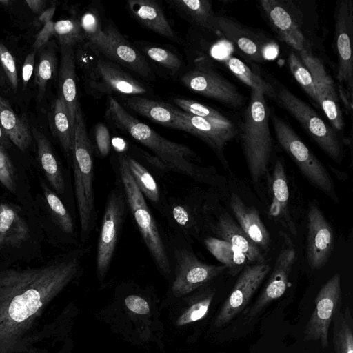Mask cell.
Listing matches in <instances>:
<instances>
[{"instance_id": "20", "label": "cell", "mask_w": 353, "mask_h": 353, "mask_svg": "<svg viewBox=\"0 0 353 353\" xmlns=\"http://www.w3.org/2000/svg\"><path fill=\"white\" fill-rule=\"evenodd\" d=\"M216 32L234 45L243 55L252 61H265V38L254 30L225 17H215Z\"/></svg>"}, {"instance_id": "46", "label": "cell", "mask_w": 353, "mask_h": 353, "mask_svg": "<svg viewBox=\"0 0 353 353\" xmlns=\"http://www.w3.org/2000/svg\"><path fill=\"white\" fill-rule=\"evenodd\" d=\"M0 63L11 87L16 90L18 87V77L15 61L12 54L1 41Z\"/></svg>"}, {"instance_id": "18", "label": "cell", "mask_w": 353, "mask_h": 353, "mask_svg": "<svg viewBox=\"0 0 353 353\" xmlns=\"http://www.w3.org/2000/svg\"><path fill=\"white\" fill-rule=\"evenodd\" d=\"M307 259L312 269L322 268L331 254L334 234L331 225L316 204L307 213Z\"/></svg>"}, {"instance_id": "35", "label": "cell", "mask_w": 353, "mask_h": 353, "mask_svg": "<svg viewBox=\"0 0 353 353\" xmlns=\"http://www.w3.org/2000/svg\"><path fill=\"white\" fill-rule=\"evenodd\" d=\"M124 158L130 174L143 196L153 203H159V189L152 175L142 164L130 156L124 155Z\"/></svg>"}, {"instance_id": "25", "label": "cell", "mask_w": 353, "mask_h": 353, "mask_svg": "<svg viewBox=\"0 0 353 353\" xmlns=\"http://www.w3.org/2000/svg\"><path fill=\"white\" fill-rule=\"evenodd\" d=\"M60 49L59 98L65 103L74 123L77 108L79 104L77 100L76 57L72 46H60Z\"/></svg>"}, {"instance_id": "21", "label": "cell", "mask_w": 353, "mask_h": 353, "mask_svg": "<svg viewBox=\"0 0 353 353\" xmlns=\"http://www.w3.org/2000/svg\"><path fill=\"white\" fill-rule=\"evenodd\" d=\"M30 238V230L17 208L0 202V252L19 249Z\"/></svg>"}, {"instance_id": "1", "label": "cell", "mask_w": 353, "mask_h": 353, "mask_svg": "<svg viewBox=\"0 0 353 353\" xmlns=\"http://www.w3.org/2000/svg\"><path fill=\"white\" fill-rule=\"evenodd\" d=\"M107 121L150 149L168 170L185 174L204 181L203 169L194 163L198 157L185 145L168 140L130 114L113 97H108L105 114Z\"/></svg>"}, {"instance_id": "56", "label": "cell", "mask_w": 353, "mask_h": 353, "mask_svg": "<svg viewBox=\"0 0 353 353\" xmlns=\"http://www.w3.org/2000/svg\"><path fill=\"white\" fill-rule=\"evenodd\" d=\"M0 3L2 5V6H9V4L12 3V1H8V0H0Z\"/></svg>"}, {"instance_id": "14", "label": "cell", "mask_w": 353, "mask_h": 353, "mask_svg": "<svg viewBox=\"0 0 353 353\" xmlns=\"http://www.w3.org/2000/svg\"><path fill=\"white\" fill-rule=\"evenodd\" d=\"M303 63L311 73L316 85L318 105L336 131L344 129V120L339 105V97L334 81L324 65L311 52L297 54Z\"/></svg>"}, {"instance_id": "10", "label": "cell", "mask_w": 353, "mask_h": 353, "mask_svg": "<svg viewBox=\"0 0 353 353\" xmlns=\"http://www.w3.org/2000/svg\"><path fill=\"white\" fill-rule=\"evenodd\" d=\"M181 80L191 91L230 108L240 109L246 101L245 97L240 92L238 88L208 67L198 66L185 73Z\"/></svg>"}, {"instance_id": "8", "label": "cell", "mask_w": 353, "mask_h": 353, "mask_svg": "<svg viewBox=\"0 0 353 353\" xmlns=\"http://www.w3.org/2000/svg\"><path fill=\"white\" fill-rule=\"evenodd\" d=\"M128 205L123 190L114 188L107 200L99 232L96 268L99 281H102L110 268L121 229Z\"/></svg>"}, {"instance_id": "17", "label": "cell", "mask_w": 353, "mask_h": 353, "mask_svg": "<svg viewBox=\"0 0 353 353\" xmlns=\"http://www.w3.org/2000/svg\"><path fill=\"white\" fill-rule=\"evenodd\" d=\"M261 6L281 39L299 54L311 52L307 39L301 30L298 18L287 1L263 0Z\"/></svg>"}, {"instance_id": "28", "label": "cell", "mask_w": 353, "mask_h": 353, "mask_svg": "<svg viewBox=\"0 0 353 353\" xmlns=\"http://www.w3.org/2000/svg\"><path fill=\"white\" fill-rule=\"evenodd\" d=\"M33 136L37 146L38 159L46 176L57 194L65 192V182L61 169L47 137L33 128Z\"/></svg>"}, {"instance_id": "9", "label": "cell", "mask_w": 353, "mask_h": 353, "mask_svg": "<svg viewBox=\"0 0 353 353\" xmlns=\"http://www.w3.org/2000/svg\"><path fill=\"white\" fill-rule=\"evenodd\" d=\"M341 301V277L334 274L320 289L315 307L304 329V341H320L323 348L328 345V332Z\"/></svg>"}, {"instance_id": "44", "label": "cell", "mask_w": 353, "mask_h": 353, "mask_svg": "<svg viewBox=\"0 0 353 353\" xmlns=\"http://www.w3.org/2000/svg\"><path fill=\"white\" fill-rule=\"evenodd\" d=\"M141 50L150 59L173 74L182 66V61L177 55L165 48L148 45L142 46Z\"/></svg>"}, {"instance_id": "43", "label": "cell", "mask_w": 353, "mask_h": 353, "mask_svg": "<svg viewBox=\"0 0 353 353\" xmlns=\"http://www.w3.org/2000/svg\"><path fill=\"white\" fill-rule=\"evenodd\" d=\"M54 32L60 46L73 47L85 39L79 21L74 17L54 22Z\"/></svg>"}, {"instance_id": "42", "label": "cell", "mask_w": 353, "mask_h": 353, "mask_svg": "<svg viewBox=\"0 0 353 353\" xmlns=\"http://www.w3.org/2000/svg\"><path fill=\"white\" fill-rule=\"evenodd\" d=\"M172 101L182 111L190 114L225 125H234L232 121L216 110L196 101L182 98H173Z\"/></svg>"}, {"instance_id": "16", "label": "cell", "mask_w": 353, "mask_h": 353, "mask_svg": "<svg viewBox=\"0 0 353 353\" xmlns=\"http://www.w3.org/2000/svg\"><path fill=\"white\" fill-rule=\"evenodd\" d=\"M284 241L285 245L277 256L274 270L265 287L254 304L245 312L248 319L255 317L269 303L280 298L286 290L296 253L290 239L285 234Z\"/></svg>"}, {"instance_id": "30", "label": "cell", "mask_w": 353, "mask_h": 353, "mask_svg": "<svg viewBox=\"0 0 353 353\" xmlns=\"http://www.w3.org/2000/svg\"><path fill=\"white\" fill-rule=\"evenodd\" d=\"M208 250L228 269V273L236 276L250 265L244 254L230 243L216 237L205 239Z\"/></svg>"}, {"instance_id": "12", "label": "cell", "mask_w": 353, "mask_h": 353, "mask_svg": "<svg viewBox=\"0 0 353 353\" xmlns=\"http://www.w3.org/2000/svg\"><path fill=\"white\" fill-rule=\"evenodd\" d=\"M267 262L247 265L240 273L231 293L225 299L215 319L221 327L230 322L246 306L270 271Z\"/></svg>"}, {"instance_id": "4", "label": "cell", "mask_w": 353, "mask_h": 353, "mask_svg": "<svg viewBox=\"0 0 353 353\" xmlns=\"http://www.w3.org/2000/svg\"><path fill=\"white\" fill-rule=\"evenodd\" d=\"M85 46V54L79 57L83 70L87 91L95 98L113 94L141 95L148 92V88L137 79L125 72L118 64L101 58V54L89 43Z\"/></svg>"}, {"instance_id": "41", "label": "cell", "mask_w": 353, "mask_h": 353, "mask_svg": "<svg viewBox=\"0 0 353 353\" xmlns=\"http://www.w3.org/2000/svg\"><path fill=\"white\" fill-rule=\"evenodd\" d=\"M288 64L292 74L297 83L308 97L318 105L316 85L313 77L294 51L289 53Z\"/></svg>"}, {"instance_id": "33", "label": "cell", "mask_w": 353, "mask_h": 353, "mask_svg": "<svg viewBox=\"0 0 353 353\" xmlns=\"http://www.w3.org/2000/svg\"><path fill=\"white\" fill-rule=\"evenodd\" d=\"M332 321L334 353H353V319L349 307L343 313L338 312Z\"/></svg>"}, {"instance_id": "47", "label": "cell", "mask_w": 353, "mask_h": 353, "mask_svg": "<svg viewBox=\"0 0 353 353\" xmlns=\"http://www.w3.org/2000/svg\"><path fill=\"white\" fill-rule=\"evenodd\" d=\"M94 138L95 148L97 153L101 157L108 155L110 150V137L107 126L102 123H97L94 129Z\"/></svg>"}, {"instance_id": "7", "label": "cell", "mask_w": 353, "mask_h": 353, "mask_svg": "<svg viewBox=\"0 0 353 353\" xmlns=\"http://www.w3.org/2000/svg\"><path fill=\"white\" fill-rule=\"evenodd\" d=\"M275 90L276 101L297 120L324 152L334 161L340 163L343 159V152L336 132L307 103L288 88L280 85Z\"/></svg>"}, {"instance_id": "52", "label": "cell", "mask_w": 353, "mask_h": 353, "mask_svg": "<svg viewBox=\"0 0 353 353\" xmlns=\"http://www.w3.org/2000/svg\"><path fill=\"white\" fill-rule=\"evenodd\" d=\"M56 10L55 6H52L39 14V17L34 20L33 24L35 27L39 28L52 21Z\"/></svg>"}, {"instance_id": "19", "label": "cell", "mask_w": 353, "mask_h": 353, "mask_svg": "<svg viewBox=\"0 0 353 353\" xmlns=\"http://www.w3.org/2000/svg\"><path fill=\"white\" fill-rule=\"evenodd\" d=\"M176 112L187 126V132L205 142L226 166L223 150L227 143L238 134V128L194 116L177 109Z\"/></svg>"}, {"instance_id": "31", "label": "cell", "mask_w": 353, "mask_h": 353, "mask_svg": "<svg viewBox=\"0 0 353 353\" xmlns=\"http://www.w3.org/2000/svg\"><path fill=\"white\" fill-rule=\"evenodd\" d=\"M49 117L53 135L58 139L64 152L69 154L72 151L74 122L60 98L54 101Z\"/></svg>"}, {"instance_id": "39", "label": "cell", "mask_w": 353, "mask_h": 353, "mask_svg": "<svg viewBox=\"0 0 353 353\" xmlns=\"http://www.w3.org/2000/svg\"><path fill=\"white\" fill-rule=\"evenodd\" d=\"M43 188L46 202L57 225L63 233L73 235L74 228L72 219L62 201L45 183Z\"/></svg>"}, {"instance_id": "38", "label": "cell", "mask_w": 353, "mask_h": 353, "mask_svg": "<svg viewBox=\"0 0 353 353\" xmlns=\"http://www.w3.org/2000/svg\"><path fill=\"white\" fill-rule=\"evenodd\" d=\"M214 293L213 289L205 288L192 296L189 307L179 317L176 325L182 326L203 318L208 312Z\"/></svg>"}, {"instance_id": "6", "label": "cell", "mask_w": 353, "mask_h": 353, "mask_svg": "<svg viewBox=\"0 0 353 353\" xmlns=\"http://www.w3.org/2000/svg\"><path fill=\"white\" fill-rule=\"evenodd\" d=\"M270 117L279 145L302 174L312 185L338 203L334 182L323 164L286 121L274 113H270Z\"/></svg>"}, {"instance_id": "23", "label": "cell", "mask_w": 353, "mask_h": 353, "mask_svg": "<svg viewBox=\"0 0 353 353\" xmlns=\"http://www.w3.org/2000/svg\"><path fill=\"white\" fill-rule=\"evenodd\" d=\"M126 6L132 16L141 25L172 41H179L174 30L157 1L129 0Z\"/></svg>"}, {"instance_id": "32", "label": "cell", "mask_w": 353, "mask_h": 353, "mask_svg": "<svg viewBox=\"0 0 353 353\" xmlns=\"http://www.w3.org/2000/svg\"><path fill=\"white\" fill-rule=\"evenodd\" d=\"M223 62L236 78L249 86L251 90L261 91L265 97L276 101L275 88L252 71L243 61L236 57L228 56Z\"/></svg>"}, {"instance_id": "40", "label": "cell", "mask_w": 353, "mask_h": 353, "mask_svg": "<svg viewBox=\"0 0 353 353\" xmlns=\"http://www.w3.org/2000/svg\"><path fill=\"white\" fill-rule=\"evenodd\" d=\"M85 39L98 50L105 41L104 27L100 17L94 9L85 11L79 20Z\"/></svg>"}, {"instance_id": "50", "label": "cell", "mask_w": 353, "mask_h": 353, "mask_svg": "<svg viewBox=\"0 0 353 353\" xmlns=\"http://www.w3.org/2000/svg\"><path fill=\"white\" fill-rule=\"evenodd\" d=\"M55 34L54 22L51 21L45 24L40 32L37 34L33 43L34 50H39L46 44L52 35Z\"/></svg>"}, {"instance_id": "2", "label": "cell", "mask_w": 353, "mask_h": 353, "mask_svg": "<svg viewBox=\"0 0 353 353\" xmlns=\"http://www.w3.org/2000/svg\"><path fill=\"white\" fill-rule=\"evenodd\" d=\"M270 115L265 96L261 91L252 90L238 134L250 174L254 183L260 181L266 173L272 151Z\"/></svg>"}, {"instance_id": "54", "label": "cell", "mask_w": 353, "mask_h": 353, "mask_svg": "<svg viewBox=\"0 0 353 353\" xmlns=\"http://www.w3.org/2000/svg\"><path fill=\"white\" fill-rule=\"evenodd\" d=\"M26 3L34 13L38 14L45 10L46 6V1L43 0H26Z\"/></svg>"}, {"instance_id": "13", "label": "cell", "mask_w": 353, "mask_h": 353, "mask_svg": "<svg viewBox=\"0 0 353 353\" xmlns=\"http://www.w3.org/2000/svg\"><path fill=\"white\" fill-rule=\"evenodd\" d=\"M334 40L338 59L336 79L345 84L352 94L353 64L351 40L353 32V6L352 0L337 3L334 12Z\"/></svg>"}, {"instance_id": "5", "label": "cell", "mask_w": 353, "mask_h": 353, "mask_svg": "<svg viewBox=\"0 0 353 353\" xmlns=\"http://www.w3.org/2000/svg\"><path fill=\"white\" fill-rule=\"evenodd\" d=\"M119 172L128 207L134 217L143 241L159 271L171 273L170 261L159 228L126 165L124 155L119 156Z\"/></svg>"}, {"instance_id": "11", "label": "cell", "mask_w": 353, "mask_h": 353, "mask_svg": "<svg viewBox=\"0 0 353 353\" xmlns=\"http://www.w3.org/2000/svg\"><path fill=\"white\" fill-rule=\"evenodd\" d=\"M175 279L172 291L176 297H181L207 284L222 273L223 265H211L200 261L186 248L174 250Z\"/></svg>"}, {"instance_id": "34", "label": "cell", "mask_w": 353, "mask_h": 353, "mask_svg": "<svg viewBox=\"0 0 353 353\" xmlns=\"http://www.w3.org/2000/svg\"><path fill=\"white\" fill-rule=\"evenodd\" d=\"M273 203L270 214L279 218V216L288 217V202L289 190L283 165L281 160L275 163L272 181Z\"/></svg>"}, {"instance_id": "3", "label": "cell", "mask_w": 353, "mask_h": 353, "mask_svg": "<svg viewBox=\"0 0 353 353\" xmlns=\"http://www.w3.org/2000/svg\"><path fill=\"white\" fill-rule=\"evenodd\" d=\"M93 152L94 147L88 137L85 119L79 104L74 123L72 154L74 192L81 226L80 237L83 242L90 237L97 221L93 189Z\"/></svg>"}, {"instance_id": "37", "label": "cell", "mask_w": 353, "mask_h": 353, "mask_svg": "<svg viewBox=\"0 0 353 353\" xmlns=\"http://www.w3.org/2000/svg\"><path fill=\"white\" fill-rule=\"evenodd\" d=\"M41 305L40 291L32 288L16 295L10 303L8 312L14 321L21 322L34 314Z\"/></svg>"}, {"instance_id": "53", "label": "cell", "mask_w": 353, "mask_h": 353, "mask_svg": "<svg viewBox=\"0 0 353 353\" xmlns=\"http://www.w3.org/2000/svg\"><path fill=\"white\" fill-rule=\"evenodd\" d=\"M337 94L341 99L347 113L350 114L352 111V94L341 85H339Z\"/></svg>"}, {"instance_id": "36", "label": "cell", "mask_w": 353, "mask_h": 353, "mask_svg": "<svg viewBox=\"0 0 353 353\" xmlns=\"http://www.w3.org/2000/svg\"><path fill=\"white\" fill-rule=\"evenodd\" d=\"M57 68V56L52 46H43L39 49V61L35 69V84L38 90V99L45 94L48 82L53 77Z\"/></svg>"}, {"instance_id": "24", "label": "cell", "mask_w": 353, "mask_h": 353, "mask_svg": "<svg viewBox=\"0 0 353 353\" xmlns=\"http://www.w3.org/2000/svg\"><path fill=\"white\" fill-rule=\"evenodd\" d=\"M230 205L243 231L260 249L268 250L270 244V234L257 210L246 205L236 194L231 195Z\"/></svg>"}, {"instance_id": "27", "label": "cell", "mask_w": 353, "mask_h": 353, "mask_svg": "<svg viewBox=\"0 0 353 353\" xmlns=\"http://www.w3.org/2000/svg\"><path fill=\"white\" fill-rule=\"evenodd\" d=\"M0 126L10 141L20 150L26 151L31 144L32 136L27 119L19 117L9 103L0 96Z\"/></svg>"}, {"instance_id": "49", "label": "cell", "mask_w": 353, "mask_h": 353, "mask_svg": "<svg viewBox=\"0 0 353 353\" xmlns=\"http://www.w3.org/2000/svg\"><path fill=\"white\" fill-rule=\"evenodd\" d=\"M171 214L174 221L182 228L189 226L191 216L189 210L181 204H175L171 210Z\"/></svg>"}, {"instance_id": "22", "label": "cell", "mask_w": 353, "mask_h": 353, "mask_svg": "<svg viewBox=\"0 0 353 353\" xmlns=\"http://www.w3.org/2000/svg\"><path fill=\"white\" fill-rule=\"evenodd\" d=\"M126 107L162 125L187 131L185 122L178 115L177 109L164 102L139 96L124 99Z\"/></svg>"}, {"instance_id": "55", "label": "cell", "mask_w": 353, "mask_h": 353, "mask_svg": "<svg viewBox=\"0 0 353 353\" xmlns=\"http://www.w3.org/2000/svg\"><path fill=\"white\" fill-rule=\"evenodd\" d=\"M10 143L11 141L8 139L4 130L0 126V146L3 147L4 149H7L10 148Z\"/></svg>"}, {"instance_id": "51", "label": "cell", "mask_w": 353, "mask_h": 353, "mask_svg": "<svg viewBox=\"0 0 353 353\" xmlns=\"http://www.w3.org/2000/svg\"><path fill=\"white\" fill-rule=\"evenodd\" d=\"M36 50L29 53L24 61L22 70L23 89H26L33 72Z\"/></svg>"}, {"instance_id": "48", "label": "cell", "mask_w": 353, "mask_h": 353, "mask_svg": "<svg viewBox=\"0 0 353 353\" xmlns=\"http://www.w3.org/2000/svg\"><path fill=\"white\" fill-rule=\"evenodd\" d=\"M126 307L132 312L138 314H147L150 312L148 302L137 295H129L125 299Z\"/></svg>"}, {"instance_id": "45", "label": "cell", "mask_w": 353, "mask_h": 353, "mask_svg": "<svg viewBox=\"0 0 353 353\" xmlns=\"http://www.w3.org/2000/svg\"><path fill=\"white\" fill-rule=\"evenodd\" d=\"M0 183L11 193L17 190V176L5 149L0 146Z\"/></svg>"}, {"instance_id": "15", "label": "cell", "mask_w": 353, "mask_h": 353, "mask_svg": "<svg viewBox=\"0 0 353 353\" xmlns=\"http://www.w3.org/2000/svg\"><path fill=\"white\" fill-rule=\"evenodd\" d=\"M105 41L97 50L101 55L139 76L152 79L153 72L145 57L119 32L112 23L104 27Z\"/></svg>"}, {"instance_id": "26", "label": "cell", "mask_w": 353, "mask_h": 353, "mask_svg": "<svg viewBox=\"0 0 353 353\" xmlns=\"http://www.w3.org/2000/svg\"><path fill=\"white\" fill-rule=\"evenodd\" d=\"M221 239L230 243L239 249L250 264L266 262L261 249L247 236L238 223L227 213L219 219L216 228Z\"/></svg>"}, {"instance_id": "29", "label": "cell", "mask_w": 353, "mask_h": 353, "mask_svg": "<svg viewBox=\"0 0 353 353\" xmlns=\"http://www.w3.org/2000/svg\"><path fill=\"white\" fill-rule=\"evenodd\" d=\"M170 6L186 20L209 31L216 32V15L208 0H171Z\"/></svg>"}]
</instances>
